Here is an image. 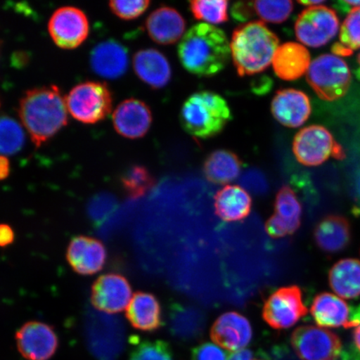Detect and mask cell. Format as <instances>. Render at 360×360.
Instances as JSON below:
<instances>
[{"mask_svg":"<svg viewBox=\"0 0 360 360\" xmlns=\"http://www.w3.org/2000/svg\"><path fill=\"white\" fill-rule=\"evenodd\" d=\"M231 15L237 22H245L254 19L253 1L236 2L231 7Z\"/></svg>","mask_w":360,"mask_h":360,"instance_id":"f35d334b","label":"cell"},{"mask_svg":"<svg viewBox=\"0 0 360 360\" xmlns=\"http://www.w3.org/2000/svg\"><path fill=\"white\" fill-rule=\"evenodd\" d=\"M351 72L340 56L325 53L314 58L307 72V82L322 101L343 98L350 87Z\"/></svg>","mask_w":360,"mask_h":360,"instance_id":"5b68a950","label":"cell"},{"mask_svg":"<svg viewBox=\"0 0 360 360\" xmlns=\"http://www.w3.org/2000/svg\"><path fill=\"white\" fill-rule=\"evenodd\" d=\"M19 114L31 141L37 148L68 124V109L56 85L28 90L22 97Z\"/></svg>","mask_w":360,"mask_h":360,"instance_id":"7a4b0ae2","label":"cell"},{"mask_svg":"<svg viewBox=\"0 0 360 360\" xmlns=\"http://www.w3.org/2000/svg\"><path fill=\"white\" fill-rule=\"evenodd\" d=\"M232 119L227 101L210 90L191 94L183 103L179 115L184 131L202 141L222 133Z\"/></svg>","mask_w":360,"mask_h":360,"instance_id":"277c9868","label":"cell"},{"mask_svg":"<svg viewBox=\"0 0 360 360\" xmlns=\"http://www.w3.org/2000/svg\"><path fill=\"white\" fill-rule=\"evenodd\" d=\"M231 55L226 34L209 24L192 26L178 46V56L184 70L200 78L220 73L229 64Z\"/></svg>","mask_w":360,"mask_h":360,"instance_id":"6da1fadb","label":"cell"},{"mask_svg":"<svg viewBox=\"0 0 360 360\" xmlns=\"http://www.w3.org/2000/svg\"><path fill=\"white\" fill-rule=\"evenodd\" d=\"M206 317L195 306L174 303L169 310L171 335L182 341L199 339L205 331Z\"/></svg>","mask_w":360,"mask_h":360,"instance_id":"cb8c5ba5","label":"cell"},{"mask_svg":"<svg viewBox=\"0 0 360 360\" xmlns=\"http://www.w3.org/2000/svg\"><path fill=\"white\" fill-rule=\"evenodd\" d=\"M312 108L307 94L301 90H278L271 102V112L278 123L288 128L302 126L311 115Z\"/></svg>","mask_w":360,"mask_h":360,"instance_id":"2e32d148","label":"cell"},{"mask_svg":"<svg viewBox=\"0 0 360 360\" xmlns=\"http://www.w3.org/2000/svg\"><path fill=\"white\" fill-rule=\"evenodd\" d=\"M146 28L153 41L169 45L183 38L186 22L174 8L163 6L156 8L148 17Z\"/></svg>","mask_w":360,"mask_h":360,"instance_id":"44dd1931","label":"cell"},{"mask_svg":"<svg viewBox=\"0 0 360 360\" xmlns=\"http://www.w3.org/2000/svg\"><path fill=\"white\" fill-rule=\"evenodd\" d=\"M11 174V163L6 157L0 155V180L6 179Z\"/></svg>","mask_w":360,"mask_h":360,"instance_id":"b9f144b4","label":"cell"},{"mask_svg":"<svg viewBox=\"0 0 360 360\" xmlns=\"http://www.w3.org/2000/svg\"><path fill=\"white\" fill-rule=\"evenodd\" d=\"M242 161L236 153L229 150H217L207 156L202 172L210 182L225 184L233 182L240 174Z\"/></svg>","mask_w":360,"mask_h":360,"instance_id":"83f0119b","label":"cell"},{"mask_svg":"<svg viewBox=\"0 0 360 360\" xmlns=\"http://www.w3.org/2000/svg\"><path fill=\"white\" fill-rule=\"evenodd\" d=\"M191 360H227V355L216 345L202 343L193 349Z\"/></svg>","mask_w":360,"mask_h":360,"instance_id":"74e56055","label":"cell"},{"mask_svg":"<svg viewBox=\"0 0 360 360\" xmlns=\"http://www.w3.org/2000/svg\"><path fill=\"white\" fill-rule=\"evenodd\" d=\"M134 69L139 79L152 89H163L172 78L170 63L156 49H143L134 56Z\"/></svg>","mask_w":360,"mask_h":360,"instance_id":"ffe728a7","label":"cell"},{"mask_svg":"<svg viewBox=\"0 0 360 360\" xmlns=\"http://www.w3.org/2000/svg\"><path fill=\"white\" fill-rule=\"evenodd\" d=\"M121 184L129 197L139 199L155 186V179L145 166L135 165L125 170Z\"/></svg>","mask_w":360,"mask_h":360,"instance_id":"4dcf8cb0","label":"cell"},{"mask_svg":"<svg viewBox=\"0 0 360 360\" xmlns=\"http://www.w3.org/2000/svg\"><path fill=\"white\" fill-rule=\"evenodd\" d=\"M308 309L298 286L283 287L274 291L264 304V321L274 330H286L305 316Z\"/></svg>","mask_w":360,"mask_h":360,"instance_id":"9c48e42d","label":"cell"},{"mask_svg":"<svg viewBox=\"0 0 360 360\" xmlns=\"http://www.w3.org/2000/svg\"><path fill=\"white\" fill-rule=\"evenodd\" d=\"M190 10L195 19L210 22L211 25H221L229 20L228 1H209L199 0L190 1Z\"/></svg>","mask_w":360,"mask_h":360,"instance_id":"d6a6232c","label":"cell"},{"mask_svg":"<svg viewBox=\"0 0 360 360\" xmlns=\"http://www.w3.org/2000/svg\"><path fill=\"white\" fill-rule=\"evenodd\" d=\"M112 103V94L107 84L92 81L76 85L66 97L68 111L84 124L105 120L111 112Z\"/></svg>","mask_w":360,"mask_h":360,"instance_id":"52a82bcc","label":"cell"},{"mask_svg":"<svg viewBox=\"0 0 360 360\" xmlns=\"http://www.w3.org/2000/svg\"><path fill=\"white\" fill-rule=\"evenodd\" d=\"M150 1L137 0V1H110V8L115 15L124 20L137 19L145 13Z\"/></svg>","mask_w":360,"mask_h":360,"instance_id":"d590c367","label":"cell"},{"mask_svg":"<svg viewBox=\"0 0 360 360\" xmlns=\"http://www.w3.org/2000/svg\"><path fill=\"white\" fill-rule=\"evenodd\" d=\"M228 360H264L255 356L250 349H241L233 353Z\"/></svg>","mask_w":360,"mask_h":360,"instance_id":"60d3db41","label":"cell"},{"mask_svg":"<svg viewBox=\"0 0 360 360\" xmlns=\"http://www.w3.org/2000/svg\"><path fill=\"white\" fill-rule=\"evenodd\" d=\"M311 314L319 326L325 328H348L350 310L345 300L330 292H321L315 297Z\"/></svg>","mask_w":360,"mask_h":360,"instance_id":"4316f807","label":"cell"},{"mask_svg":"<svg viewBox=\"0 0 360 360\" xmlns=\"http://www.w3.org/2000/svg\"><path fill=\"white\" fill-rule=\"evenodd\" d=\"M132 288L127 278L119 274H106L93 283L90 300L94 309L105 314L123 312L131 301Z\"/></svg>","mask_w":360,"mask_h":360,"instance_id":"7c38bea8","label":"cell"},{"mask_svg":"<svg viewBox=\"0 0 360 360\" xmlns=\"http://www.w3.org/2000/svg\"><path fill=\"white\" fill-rule=\"evenodd\" d=\"M351 226L349 220L340 215H328L314 229L315 244L328 255L340 253L351 241Z\"/></svg>","mask_w":360,"mask_h":360,"instance_id":"603a6c76","label":"cell"},{"mask_svg":"<svg viewBox=\"0 0 360 360\" xmlns=\"http://www.w3.org/2000/svg\"><path fill=\"white\" fill-rule=\"evenodd\" d=\"M354 345H356L357 349L360 352V325L355 327L354 330Z\"/></svg>","mask_w":360,"mask_h":360,"instance_id":"7bdbcfd3","label":"cell"},{"mask_svg":"<svg viewBox=\"0 0 360 360\" xmlns=\"http://www.w3.org/2000/svg\"><path fill=\"white\" fill-rule=\"evenodd\" d=\"M328 283L333 291L344 299L352 300L360 296V261L341 259L328 273Z\"/></svg>","mask_w":360,"mask_h":360,"instance_id":"f1b7e54d","label":"cell"},{"mask_svg":"<svg viewBox=\"0 0 360 360\" xmlns=\"http://www.w3.org/2000/svg\"><path fill=\"white\" fill-rule=\"evenodd\" d=\"M301 215L302 207L298 197L290 186H283L274 202V214L265 225L268 235L272 238L292 235L300 227Z\"/></svg>","mask_w":360,"mask_h":360,"instance_id":"9a60e30c","label":"cell"},{"mask_svg":"<svg viewBox=\"0 0 360 360\" xmlns=\"http://www.w3.org/2000/svg\"><path fill=\"white\" fill-rule=\"evenodd\" d=\"M358 63H359V67H360V53L358 56Z\"/></svg>","mask_w":360,"mask_h":360,"instance_id":"bcb514c9","label":"cell"},{"mask_svg":"<svg viewBox=\"0 0 360 360\" xmlns=\"http://www.w3.org/2000/svg\"><path fill=\"white\" fill-rule=\"evenodd\" d=\"M280 39L262 21H251L233 30L231 52L241 77L268 69L278 48Z\"/></svg>","mask_w":360,"mask_h":360,"instance_id":"3957f363","label":"cell"},{"mask_svg":"<svg viewBox=\"0 0 360 360\" xmlns=\"http://www.w3.org/2000/svg\"><path fill=\"white\" fill-rule=\"evenodd\" d=\"M15 240V233L11 225L0 224V247L11 245Z\"/></svg>","mask_w":360,"mask_h":360,"instance_id":"ab89813d","label":"cell"},{"mask_svg":"<svg viewBox=\"0 0 360 360\" xmlns=\"http://www.w3.org/2000/svg\"><path fill=\"white\" fill-rule=\"evenodd\" d=\"M126 318L130 325L143 332H155L163 326L159 300L150 292H135L126 310Z\"/></svg>","mask_w":360,"mask_h":360,"instance_id":"d4e9b609","label":"cell"},{"mask_svg":"<svg viewBox=\"0 0 360 360\" xmlns=\"http://www.w3.org/2000/svg\"><path fill=\"white\" fill-rule=\"evenodd\" d=\"M17 349L27 360H49L58 348V338L46 323L29 321L16 332Z\"/></svg>","mask_w":360,"mask_h":360,"instance_id":"4fadbf2b","label":"cell"},{"mask_svg":"<svg viewBox=\"0 0 360 360\" xmlns=\"http://www.w3.org/2000/svg\"><path fill=\"white\" fill-rule=\"evenodd\" d=\"M49 32L58 47L78 48L87 39L89 32L88 18L78 8H58L49 22Z\"/></svg>","mask_w":360,"mask_h":360,"instance_id":"8fae6325","label":"cell"},{"mask_svg":"<svg viewBox=\"0 0 360 360\" xmlns=\"http://www.w3.org/2000/svg\"><path fill=\"white\" fill-rule=\"evenodd\" d=\"M254 15L259 18L261 20L271 22V24H281L289 19L294 4L290 0L285 1H255L253 2Z\"/></svg>","mask_w":360,"mask_h":360,"instance_id":"e575fe53","label":"cell"},{"mask_svg":"<svg viewBox=\"0 0 360 360\" xmlns=\"http://www.w3.org/2000/svg\"><path fill=\"white\" fill-rule=\"evenodd\" d=\"M298 3L302 4L304 6L314 7L323 6V4H325V1H307V0H306V1H299Z\"/></svg>","mask_w":360,"mask_h":360,"instance_id":"ee69618b","label":"cell"},{"mask_svg":"<svg viewBox=\"0 0 360 360\" xmlns=\"http://www.w3.org/2000/svg\"><path fill=\"white\" fill-rule=\"evenodd\" d=\"M360 49V7L350 10L340 27V41L332 51L337 56H349Z\"/></svg>","mask_w":360,"mask_h":360,"instance_id":"f546056e","label":"cell"},{"mask_svg":"<svg viewBox=\"0 0 360 360\" xmlns=\"http://www.w3.org/2000/svg\"><path fill=\"white\" fill-rule=\"evenodd\" d=\"M25 143L21 125L11 117L0 118V154L12 155L19 153Z\"/></svg>","mask_w":360,"mask_h":360,"instance_id":"1f68e13d","label":"cell"},{"mask_svg":"<svg viewBox=\"0 0 360 360\" xmlns=\"http://www.w3.org/2000/svg\"><path fill=\"white\" fill-rule=\"evenodd\" d=\"M214 205L215 214L224 221H240L250 214L252 199L244 188L227 186L216 193Z\"/></svg>","mask_w":360,"mask_h":360,"instance_id":"484cf974","label":"cell"},{"mask_svg":"<svg viewBox=\"0 0 360 360\" xmlns=\"http://www.w3.org/2000/svg\"><path fill=\"white\" fill-rule=\"evenodd\" d=\"M66 259L76 274L89 276L105 267L107 251L105 245L97 238L79 236L72 238L68 245Z\"/></svg>","mask_w":360,"mask_h":360,"instance_id":"5bb4252c","label":"cell"},{"mask_svg":"<svg viewBox=\"0 0 360 360\" xmlns=\"http://www.w3.org/2000/svg\"><path fill=\"white\" fill-rule=\"evenodd\" d=\"M311 57L303 44L287 42L277 49L273 58V69L277 77L295 81L307 73Z\"/></svg>","mask_w":360,"mask_h":360,"instance_id":"7402d4cb","label":"cell"},{"mask_svg":"<svg viewBox=\"0 0 360 360\" xmlns=\"http://www.w3.org/2000/svg\"><path fill=\"white\" fill-rule=\"evenodd\" d=\"M152 112L146 103L137 98H128L112 114L116 132L124 138L135 139L145 136L152 124Z\"/></svg>","mask_w":360,"mask_h":360,"instance_id":"e0dca14e","label":"cell"},{"mask_svg":"<svg viewBox=\"0 0 360 360\" xmlns=\"http://www.w3.org/2000/svg\"><path fill=\"white\" fill-rule=\"evenodd\" d=\"M253 330L248 319L237 312L225 313L216 319L210 330L211 339L221 347L238 351L250 343Z\"/></svg>","mask_w":360,"mask_h":360,"instance_id":"ac0fdd59","label":"cell"},{"mask_svg":"<svg viewBox=\"0 0 360 360\" xmlns=\"http://www.w3.org/2000/svg\"><path fill=\"white\" fill-rule=\"evenodd\" d=\"M292 152L299 163L315 167L330 158L343 160L346 155L343 147L322 125H310L300 129L292 142Z\"/></svg>","mask_w":360,"mask_h":360,"instance_id":"8992f818","label":"cell"},{"mask_svg":"<svg viewBox=\"0 0 360 360\" xmlns=\"http://www.w3.org/2000/svg\"><path fill=\"white\" fill-rule=\"evenodd\" d=\"M339 28L335 11L325 6L305 8L300 13L295 26L299 41L312 48L322 47L330 42Z\"/></svg>","mask_w":360,"mask_h":360,"instance_id":"ba28073f","label":"cell"},{"mask_svg":"<svg viewBox=\"0 0 360 360\" xmlns=\"http://www.w3.org/2000/svg\"><path fill=\"white\" fill-rule=\"evenodd\" d=\"M291 344L302 360H338L342 349L341 340L335 333L313 326L297 328Z\"/></svg>","mask_w":360,"mask_h":360,"instance_id":"30bf717a","label":"cell"},{"mask_svg":"<svg viewBox=\"0 0 360 360\" xmlns=\"http://www.w3.org/2000/svg\"><path fill=\"white\" fill-rule=\"evenodd\" d=\"M240 180L243 187L256 195H264L269 190L266 176L258 169H248Z\"/></svg>","mask_w":360,"mask_h":360,"instance_id":"8d00e7d4","label":"cell"},{"mask_svg":"<svg viewBox=\"0 0 360 360\" xmlns=\"http://www.w3.org/2000/svg\"><path fill=\"white\" fill-rule=\"evenodd\" d=\"M127 49L116 40H106L94 48L90 55V65L98 75L108 79L123 76L129 67Z\"/></svg>","mask_w":360,"mask_h":360,"instance_id":"d6986e66","label":"cell"},{"mask_svg":"<svg viewBox=\"0 0 360 360\" xmlns=\"http://www.w3.org/2000/svg\"><path fill=\"white\" fill-rule=\"evenodd\" d=\"M344 4H346V6H349V7H351V10L354 8L360 7V0H353V1H345Z\"/></svg>","mask_w":360,"mask_h":360,"instance_id":"f6af8a7d","label":"cell"},{"mask_svg":"<svg viewBox=\"0 0 360 360\" xmlns=\"http://www.w3.org/2000/svg\"><path fill=\"white\" fill-rule=\"evenodd\" d=\"M133 342L129 360H174L172 349L163 340Z\"/></svg>","mask_w":360,"mask_h":360,"instance_id":"836d02e7","label":"cell"}]
</instances>
